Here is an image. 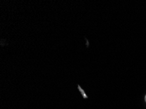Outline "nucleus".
Here are the masks:
<instances>
[{
  "mask_svg": "<svg viewBox=\"0 0 146 109\" xmlns=\"http://www.w3.org/2000/svg\"><path fill=\"white\" fill-rule=\"evenodd\" d=\"M145 102H146V95L145 96Z\"/></svg>",
  "mask_w": 146,
  "mask_h": 109,
  "instance_id": "obj_1",
  "label": "nucleus"
}]
</instances>
